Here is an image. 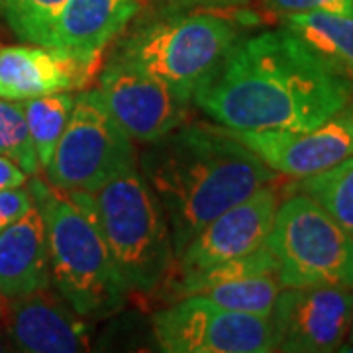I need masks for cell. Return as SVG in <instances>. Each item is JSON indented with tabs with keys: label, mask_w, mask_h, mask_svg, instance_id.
Masks as SVG:
<instances>
[{
	"label": "cell",
	"mask_w": 353,
	"mask_h": 353,
	"mask_svg": "<svg viewBox=\"0 0 353 353\" xmlns=\"http://www.w3.org/2000/svg\"><path fill=\"white\" fill-rule=\"evenodd\" d=\"M92 214L130 296L161 289L175 271L173 238L163 206L138 167L92 192Z\"/></svg>",
	"instance_id": "cell-4"
},
{
	"label": "cell",
	"mask_w": 353,
	"mask_h": 353,
	"mask_svg": "<svg viewBox=\"0 0 353 353\" xmlns=\"http://www.w3.org/2000/svg\"><path fill=\"white\" fill-rule=\"evenodd\" d=\"M347 343L345 345H341L340 352H353V318H352V324H350V330H347Z\"/></svg>",
	"instance_id": "cell-27"
},
{
	"label": "cell",
	"mask_w": 353,
	"mask_h": 353,
	"mask_svg": "<svg viewBox=\"0 0 353 353\" xmlns=\"http://www.w3.org/2000/svg\"><path fill=\"white\" fill-rule=\"evenodd\" d=\"M138 10L139 0H67L53 26L50 48L79 57H101Z\"/></svg>",
	"instance_id": "cell-16"
},
{
	"label": "cell",
	"mask_w": 353,
	"mask_h": 353,
	"mask_svg": "<svg viewBox=\"0 0 353 353\" xmlns=\"http://www.w3.org/2000/svg\"><path fill=\"white\" fill-rule=\"evenodd\" d=\"M152 328L165 353L277 352L269 316L228 310L201 294L183 296L159 310Z\"/></svg>",
	"instance_id": "cell-8"
},
{
	"label": "cell",
	"mask_w": 353,
	"mask_h": 353,
	"mask_svg": "<svg viewBox=\"0 0 353 353\" xmlns=\"http://www.w3.org/2000/svg\"><path fill=\"white\" fill-rule=\"evenodd\" d=\"M265 245L277 261L281 287L353 289V236L304 192L279 204Z\"/></svg>",
	"instance_id": "cell-6"
},
{
	"label": "cell",
	"mask_w": 353,
	"mask_h": 353,
	"mask_svg": "<svg viewBox=\"0 0 353 353\" xmlns=\"http://www.w3.org/2000/svg\"><path fill=\"white\" fill-rule=\"evenodd\" d=\"M238 41V28L210 12L171 16L128 36L114 57L138 67L190 102L196 87Z\"/></svg>",
	"instance_id": "cell-5"
},
{
	"label": "cell",
	"mask_w": 353,
	"mask_h": 353,
	"mask_svg": "<svg viewBox=\"0 0 353 353\" xmlns=\"http://www.w3.org/2000/svg\"><path fill=\"white\" fill-rule=\"evenodd\" d=\"M8 338L28 353H75L88 350L87 320L69 306L59 290H34L8 299Z\"/></svg>",
	"instance_id": "cell-15"
},
{
	"label": "cell",
	"mask_w": 353,
	"mask_h": 353,
	"mask_svg": "<svg viewBox=\"0 0 353 353\" xmlns=\"http://www.w3.org/2000/svg\"><path fill=\"white\" fill-rule=\"evenodd\" d=\"M32 190L24 187L0 190V232L14 224L34 206Z\"/></svg>",
	"instance_id": "cell-24"
},
{
	"label": "cell",
	"mask_w": 353,
	"mask_h": 353,
	"mask_svg": "<svg viewBox=\"0 0 353 353\" xmlns=\"http://www.w3.org/2000/svg\"><path fill=\"white\" fill-rule=\"evenodd\" d=\"M30 190L46 224L51 285L85 320L122 310L130 292L92 214V192L59 190L39 179Z\"/></svg>",
	"instance_id": "cell-3"
},
{
	"label": "cell",
	"mask_w": 353,
	"mask_h": 353,
	"mask_svg": "<svg viewBox=\"0 0 353 353\" xmlns=\"http://www.w3.org/2000/svg\"><path fill=\"white\" fill-rule=\"evenodd\" d=\"M192 4H202V6H220V8H226V6H238V4H245L248 0H187Z\"/></svg>",
	"instance_id": "cell-26"
},
{
	"label": "cell",
	"mask_w": 353,
	"mask_h": 353,
	"mask_svg": "<svg viewBox=\"0 0 353 353\" xmlns=\"http://www.w3.org/2000/svg\"><path fill=\"white\" fill-rule=\"evenodd\" d=\"M277 206V190L271 185H265L248 199L230 206L189 241L176 257L175 271L204 269L263 248L271 234Z\"/></svg>",
	"instance_id": "cell-13"
},
{
	"label": "cell",
	"mask_w": 353,
	"mask_h": 353,
	"mask_svg": "<svg viewBox=\"0 0 353 353\" xmlns=\"http://www.w3.org/2000/svg\"><path fill=\"white\" fill-rule=\"evenodd\" d=\"M51 285L46 224L34 204L0 232V296L16 299Z\"/></svg>",
	"instance_id": "cell-17"
},
{
	"label": "cell",
	"mask_w": 353,
	"mask_h": 353,
	"mask_svg": "<svg viewBox=\"0 0 353 353\" xmlns=\"http://www.w3.org/2000/svg\"><path fill=\"white\" fill-rule=\"evenodd\" d=\"M101 57H79L46 46L0 48V99L22 102L53 92L87 88L99 75Z\"/></svg>",
	"instance_id": "cell-14"
},
{
	"label": "cell",
	"mask_w": 353,
	"mask_h": 353,
	"mask_svg": "<svg viewBox=\"0 0 353 353\" xmlns=\"http://www.w3.org/2000/svg\"><path fill=\"white\" fill-rule=\"evenodd\" d=\"M148 145L138 169L163 206L175 257L216 216L277 176L224 126L181 124Z\"/></svg>",
	"instance_id": "cell-2"
},
{
	"label": "cell",
	"mask_w": 353,
	"mask_h": 353,
	"mask_svg": "<svg viewBox=\"0 0 353 353\" xmlns=\"http://www.w3.org/2000/svg\"><path fill=\"white\" fill-rule=\"evenodd\" d=\"M75 101L77 97L73 92H53L22 101L26 124L36 148L39 167L46 169L50 165L53 152L69 124Z\"/></svg>",
	"instance_id": "cell-19"
},
{
	"label": "cell",
	"mask_w": 353,
	"mask_h": 353,
	"mask_svg": "<svg viewBox=\"0 0 353 353\" xmlns=\"http://www.w3.org/2000/svg\"><path fill=\"white\" fill-rule=\"evenodd\" d=\"M283 22L324 63L353 85V16L304 12L292 14Z\"/></svg>",
	"instance_id": "cell-18"
},
{
	"label": "cell",
	"mask_w": 353,
	"mask_h": 353,
	"mask_svg": "<svg viewBox=\"0 0 353 353\" xmlns=\"http://www.w3.org/2000/svg\"><path fill=\"white\" fill-rule=\"evenodd\" d=\"M192 101L228 130H310L353 102V85L285 26L240 39Z\"/></svg>",
	"instance_id": "cell-1"
},
{
	"label": "cell",
	"mask_w": 353,
	"mask_h": 353,
	"mask_svg": "<svg viewBox=\"0 0 353 353\" xmlns=\"http://www.w3.org/2000/svg\"><path fill=\"white\" fill-rule=\"evenodd\" d=\"M167 283H173L176 299L201 294L228 310L257 316L271 314L283 289L277 279V261L267 245L224 263L179 271V277L171 275Z\"/></svg>",
	"instance_id": "cell-12"
},
{
	"label": "cell",
	"mask_w": 353,
	"mask_h": 353,
	"mask_svg": "<svg viewBox=\"0 0 353 353\" xmlns=\"http://www.w3.org/2000/svg\"><path fill=\"white\" fill-rule=\"evenodd\" d=\"M290 190L304 192L314 199L353 236V155L318 175L299 179Z\"/></svg>",
	"instance_id": "cell-20"
},
{
	"label": "cell",
	"mask_w": 353,
	"mask_h": 353,
	"mask_svg": "<svg viewBox=\"0 0 353 353\" xmlns=\"http://www.w3.org/2000/svg\"><path fill=\"white\" fill-rule=\"evenodd\" d=\"M353 318V289L341 285L283 287L269 314L277 352H340Z\"/></svg>",
	"instance_id": "cell-9"
},
{
	"label": "cell",
	"mask_w": 353,
	"mask_h": 353,
	"mask_svg": "<svg viewBox=\"0 0 353 353\" xmlns=\"http://www.w3.org/2000/svg\"><path fill=\"white\" fill-rule=\"evenodd\" d=\"M8 332H4V330L0 328V352H6L8 350Z\"/></svg>",
	"instance_id": "cell-28"
},
{
	"label": "cell",
	"mask_w": 353,
	"mask_h": 353,
	"mask_svg": "<svg viewBox=\"0 0 353 353\" xmlns=\"http://www.w3.org/2000/svg\"><path fill=\"white\" fill-rule=\"evenodd\" d=\"M99 79L106 110L134 141L153 143L187 122L190 102L134 65L112 57Z\"/></svg>",
	"instance_id": "cell-11"
},
{
	"label": "cell",
	"mask_w": 353,
	"mask_h": 353,
	"mask_svg": "<svg viewBox=\"0 0 353 353\" xmlns=\"http://www.w3.org/2000/svg\"><path fill=\"white\" fill-rule=\"evenodd\" d=\"M0 155L20 165L28 176H36L41 169L26 124L22 102L0 99Z\"/></svg>",
	"instance_id": "cell-22"
},
{
	"label": "cell",
	"mask_w": 353,
	"mask_h": 353,
	"mask_svg": "<svg viewBox=\"0 0 353 353\" xmlns=\"http://www.w3.org/2000/svg\"><path fill=\"white\" fill-rule=\"evenodd\" d=\"M138 167L134 139L106 110L99 90H81L46 175L59 190L97 192Z\"/></svg>",
	"instance_id": "cell-7"
},
{
	"label": "cell",
	"mask_w": 353,
	"mask_h": 353,
	"mask_svg": "<svg viewBox=\"0 0 353 353\" xmlns=\"http://www.w3.org/2000/svg\"><path fill=\"white\" fill-rule=\"evenodd\" d=\"M228 132L277 175L306 179L353 155V102L324 124L310 130Z\"/></svg>",
	"instance_id": "cell-10"
},
{
	"label": "cell",
	"mask_w": 353,
	"mask_h": 353,
	"mask_svg": "<svg viewBox=\"0 0 353 353\" xmlns=\"http://www.w3.org/2000/svg\"><path fill=\"white\" fill-rule=\"evenodd\" d=\"M28 175L16 165L12 159L0 155V190L14 189V187H24Z\"/></svg>",
	"instance_id": "cell-25"
},
{
	"label": "cell",
	"mask_w": 353,
	"mask_h": 353,
	"mask_svg": "<svg viewBox=\"0 0 353 353\" xmlns=\"http://www.w3.org/2000/svg\"><path fill=\"white\" fill-rule=\"evenodd\" d=\"M263 10L277 18H289L292 14L334 12L353 16V0H259Z\"/></svg>",
	"instance_id": "cell-23"
},
{
	"label": "cell",
	"mask_w": 353,
	"mask_h": 353,
	"mask_svg": "<svg viewBox=\"0 0 353 353\" xmlns=\"http://www.w3.org/2000/svg\"><path fill=\"white\" fill-rule=\"evenodd\" d=\"M67 0H0V14L26 43L50 48L51 32Z\"/></svg>",
	"instance_id": "cell-21"
}]
</instances>
